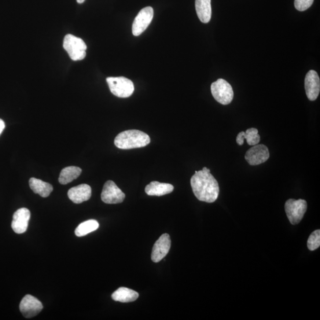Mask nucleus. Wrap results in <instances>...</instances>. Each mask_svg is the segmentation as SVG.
Here are the masks:
<instances>
[{"label":"nucleus","instance_id":"nucleus-6","mask_svg":"<svg viewBox=\"0 0 320 320\" xmlns=\"http://www.w3.org/2000/svg\"><path fill=\"white\" fill-rule=\"evenodd\" d=\"M285 212L290 224H299L303 219L307 209V202L304 200L290 199L286 202Z\"/></svg>","mask_w":320,"mask_h":320},{"label":"nucleus","instance_id":"nucleus-1","mask_svg":"<svg viewBox=\"0 0 320 320\" xmlns=\"http://www.w3.org/2000/svg\"><path fill=\"white\" fill-rule=\"evenodd\" d=\"M190 184L193 193L198 200L213 203L218 199L219 193L218 183L209 168L204 167L202 170L196 171L191 178Z\"/></svg>","mask_w":320,"mask_h":320},{"label":"nucleus","instance_id":"nucleus-21","mask_svg":"<svg viewBox=\"0 0 320 320\" xmlns=\"http://www.w3.org/2000/svg\"><path fill=\"white\" fill-rule=\"evenodd\" d=\"M99 224L96 220L90 219L80 224L75 230V234L77 237H83L91 232L99 229Z\"/></svg>","mask_w":320,"mask_h":320},{"label":"nucleus","instance_id":"nucleus-25","mask_svg":"<svg viewBox=\"0 0 320 320\" xmlns=\"http://www.w3.org/2000/svg\"><path fill=\"white\" fill-rule=\"evenodd\" d=\"M77 3H78L79 4H82L84 2H85V0H77Z\"/></svg>","mask_w":320,"mask_h":320},{"label":"nucleus","instance_id":"nucleus-9","mask_svg":"<svg viewBox=\"0 0 320 320\" xmlns=\"http://www.w3.org/2000/svg\"><path fill=\"white\" fill-rule=\"evenodd\" d=\"M269 157V151L266 145L257 144L246 152L245 159L250 165H257L265 163Z\"/></svg>","mask_w":320,"mask_h":320},{"label":"nucleus","instance_id":"nucleus-18","mask_svg":"<svg viewBox=\"0 0 320 320\" xmlns=\"http://www.w3.org/2000/svg\"><path fill=\"white\" fill-rule=\"evenodd\" d=\"M244 139L247 140L249 145L254 146L258 144L260 141V136L256 128H249L245 132L241 131L237 135L236 142L239 145H242Z\"/></svg>","mask_w":320,"mask_h":320},{"label":"nucleus","instance_id":"nucleus-22","mask_svg":"<svg viewBox=\"0 0 320 320\" xmlns=\"http://www.w3.org/2000/svg\"><path fill=\"white\" fill-rule=\"evenodd\" d=\"M320 245V231L317 230L312 232L309 237L307 241V247L310 251H314L319 248Z\"/></svg>","mask_w":320,"mask_h":320},{"label":"nucleus","instance_id":"nucleus-4","mask_svg":"<svg viewBox=\"0 0 320 320\" xmlns=\"http://www.w3.org/2000/svg\"><path fill=\"white\" fill-rule=\"evenodd\" d=\"M111 93L120 98L130 97L134 91V83L124 77H108L106 79Z\"/></svg>","mask_w":320,"mask_h":320},{"label":"nucleus","instance_id":"nucleus-19","mask_svg":"<svg viewBox=\"0 0 320 320\" xmlns=\"http://www.w3.org/2000/svg\"><path fill=\"white\" fill-rule=\"evenodd\" d=\"M29 186L33 192L43 198L49 196L53 190V187L51 184L34 178L29 180Z\"/></svg>","mask_w":320,"mask_h":320},{"label":"nucleus","instance_id":"nucleus-17","mask_svg":"<svg viewBox=\"0 0 320 320\" xmlns=\"http://www.w3.org/2000/svg\"><path fill=\"white\" fill-rule=\"evenodd\" d=\"M139 294L134 290L121 287L112 293V298L114 301L120 303L133 302L138 299Z\"/></svg>","mask_w":320,"mask_h":320},{"label":"nucleus","instance_id":"nucleus-10","mask_svg":"<svg viewBox=\"0 0 320 320\" xmlns=\"http://www.w3.org/2000/svg\"><path fill=\"white\" fill-rule=\"evenodd\" d=\"M43 305L36 298L31 295L26 296L20 304V311L25 318H32L42 310Z\"/></svg>","mask_w":320,"mask_h":320},{"label":"nucleus","instance_id":"nucleus-2","mask_svg":"<svg viewBox=\"0 0 320 320\" xmlns=\"http://www.w3.org/2000/svg\"><path fill=\"white\" fill-rule=\"evenodd\" d=\"M150 138L148 134L139 130H128L116 136L115 145L120 149L130 150L141 148L149 145Z\"/></svg>","mask_w":320,"mask_h":320},{"label":"nucleus","instance_id":"nucleus-20","mask_svg":"<svg viewBox=\"0 0 320 320\" xmlns=\"http://www.w3.org/2000/svg\"><path fill=\"white\" fill-rule=\"evenodd\" d=\"M82 172V169L78 167H65L62 169L61 172L60 178H59V182L62 185H67V184L72 182L73 180L78 178Z\"/></svg>","mask_w":320,"mask_h":320},{"label":"nucleus","instance_id":"nucleus-15","mask_svg":"<svg viewBox=\"0 0 320 320\" xmlns=\"http://www.w3.org/2000/svg\"><path fill=\"white\" fill-rule=\"evenodd\" d=\"M174 186L169 183L157 181L151 182L145 187V191L148 195L161 196L170 193L174 191Z\"/></svg>","mask_w":320,"mask_h":320},{"label":"nucleus","instance_id":"nucleus-14","mask_svg":"<svg viewBox=\"0 0 320 320\" xmlns=\"http://www.w3.org/2000/svg\"><path fill=\"white\" fill-rule=\"evenodd\" d=\"M68 196L73 203L79 204L89 200L91 196V188L87 184H82L72 187L68 192Z\"/></svg>","mask_w":320,"mask_h":320},{"label":"nucleus","instance_id":"nucleus-11","mask_svg":"<svg viewBox=\"0 0 320 320\" xmlns=\"http://www.w3.org/2000/svg\"><path fill=\"white\" fill-rule=\"evenodd\" d=\"M171 247L170 235L164 234L154 244L152 254V259L154 263L160 262L167 256Z\"/></svg>","mask_w":320,"mask_h":320},{"label":"nucleus","instance_id":"nucleus-13","mask_svg":"<svg viewBox=\"0 0 320 320\" xmlns=\"http://www.w3.org/2000/svg\"><path fill=\"white\" fill-rule=\"evenodd\" d=\"M31 212L28 209L22 208L14 213L12 223L13 230L17 234H23L28 230Z\"/></svg>","mask_w":320,"mask_h":320},{"label":"nucleus","instance_id":"nucleus-7","mask_svg":"<svg viewBox=\"0 0 320 320\" xmlns=\"http://www.w3.org/2000/svg\"><path fill=\"white\" fill-rule=\"evenodd\" d=\"M101 198L103 202L108 204L122 203L125 198V194L115 183L109 180L106 182L103 188Z\"/></svg>","mask_w":320,"mask_h":320},{"label":"nucleus","instance_id":"nucleus-3","mask_svg":"<svg viewBox=\"0 0 320 320\" xmlns=\"http://www.w3.org/2000/svg\"><path fill=\"white\" fill-rule=\"evenodd\" d=\"M64 48L73 61L83 60L86 56L87 45L82 39L71 34L65 36Z\"/></svg>","mask_w":320,"mask_h":320},{"label":"nucleus","instance_id":"nucleus-12","mask_svg":"<svg viewBox=\"0 0 320 320\" xmlns=\"http://www.w3.org/2000/svg\"><path fill=\"white\" fill-rule=\"evenodd\" d=\"M305 89L309 100L314 101L317 99L320 91V80L317 72L310 70L307 73Z\"/></svg>","mask_w":320,"mask_h":320},{"label":"nucleus","instance_id":"nucleus-16","mask_svg":"<svg viewBox=\"0 0 320 320\" xmlns=\"http://www.w3.org/2000/svg\"><path fill=\"white\" fill-rule=\"evenodd\" d=\"M197 15L204 23H208L212 16L211 0H195Z\"/></svg>","mask_w":320,"mask_h":320},{"label":"nucleus","instance_id":"nucleus-5","mask_svg":"<svg viewBox=\"0 0 320 320\" xmlns=\"http://www.w3.org/2000/svg\"><path fill=\"white\" fill-rule=\"evenodd\" d=\"M211 90L213 97L220 104L229 105L233 100V88L225 80L220 79L213 82L211 84Z\"/></svg>","mask_w":320,"mask_h":320},{"label":"nucleus","instance_id":"nucleus-23","mask_svg":"<svg viewBox=\"0 0 320 320\" xmlns=\"http://www.w3.org/2000/svg\"><path fill=\"white\" fill-rule=\"evenodd\" d=\"M314 0H295L294 5L296 9L300 12H304L312 6Z\"/></svg>","mask_w":320,"mask_h":320},{"label":"nucleus","instance_id":"nucleus-24","mask_svg":"<svg viewBox=\"0 0 320 320\" xmlns=\"http://www.w3.org/2000/svg\"><path fill=\"white\" fill-rule=\"evenodd\" d=\"M5 128V124L4 122V121L0 119V135L2 134V132L4 130V129Z\"/></svg>","mask_w":320,"mask_h":320},{"label":"nucleus","instance_id":"nucleus-8","mask_svg":"<svg viewBox=\"0 0 320 320\" xmlns=\"http://www.w3.org/2000/svg\"><path fill=\"white\" fill-rule=\"evenodd\" d=\"M154 10L152 7H146L142 9L136 16L132 24V34L138 36L144 32L153 20Z\"/></svg>","mask_w":320,"mask_h":320}]
</instances>
